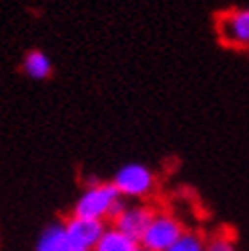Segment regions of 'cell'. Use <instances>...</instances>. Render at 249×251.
Listing matches in <instances>:
<instances>
[{
    "mask_svg": "<svg viewBox=\"0 0 249 251\" xmlns=\"http://www.w3.org/2000/svg\"><path fill=\"white\" fill-rule=\"evenodd\" d=\"M123 196L117 190V186L110 184H96L90 186L74 204L72 217H82V219H100L106 221L113 206L119 202Z\"/></svg>",
    "mask_w": 249,
    "mask_h": 251,
    "instance_id": "6da1fadb",
    "label": "cell"
},
{
    "mask_svg": "<svg viewBox=\"0 0 249 251\" xmlns=\"http://www.w3.org/2000/svg\"><path fill=\"white\" fill-rule=\"evenodd\" d=\"M217 35L221 43L233 49H247L249 47V6L245 8H231L221 12L217 17Z\"/></svg>",
    "mask_w": 249,
    "mask_h": 251,
    "instance_id": "7a4b0ae2",
    "label": "cell"
},
{
    "mask_svg": "<svg viewBox=\"0 0 249 251\" xmlns=\"http://www.w3.org/2000/svg\"><path fill=\"white\" fill-rule=\"evenodd\" d=\"M184 235V227L180 225L178 219L166 212H157L153 221L149 223L141 237V249L145 251H168L180 237Z\"/></svg>",
    "mask_w": 249,
    "mask_h": 251,
    "instance_id": "3957f363",
    "label": "cell"
},
{
    "mask_svg": "<svg viewBox=\"0 0 249 251\" xmlns=\"http://www.w3.org/2000/svg\"><path fill=\"white\" fill-rule=\"evenodd\" d=\"M113 184L117 186V190L121 192V196H129V198H143L147 194H151L153 186H155V178L153 172L147 166L141 164H127L123 166Z\"/></svg>",
    "mask_w": 249,
    "mask_h": 251,
    "instance_id": "277c9868",
    "label": "cell"
},
{
    "mask_svg": "<svg viewBox=\"0 0 249 251\" xmlns=\"http://www.w3.org/2000/svg\"><path fill=\"white\" fill-rule=\"evenodd\" d=\"M106 221L100 219H82V217H70L66 223V235L72 247L92 251L96 243L102 239L106 233Z\"/></svg>",
    "mask_w": 249,
    "mask_h": 251,
    "instance_id": "5b68a950",
    "label": "cell"
},
{
    "mask_svg": "<svg viewBox=\"0 0 249 251\" xmlns=\"http://www.w3.org/2000/svg\"><path fill=\"white\" fill-rule=\"evenodd\" d=\"M155 215L157 212L151 206H124V210L115 219L113 227L124 235H129L131 239L141 241L145 229L149 227V223L153 221Z\"/></svg>",
    "mask_w": 249,
    "mask_h": 251,
    "instance_id": "8992f818",
    "label": "cell"
},
{
    "mask_svg": "<svg viewBox=\"0 0 249 251\" xmlns=\"http://www.w3.org/2000/svg\"><path fill=\"white\" fill-rule=\"evenodd\" d=\"M23 72L31 80H47L53 74V66H51V59L41 49H31L23 57Z\"/></svg>",
    "mask_w": 249,
    "mask_h": 251,
    "instance_id": "52a82bcc",
    "label": "cell"
},
{
    "mask_svg": "<svg viewBox=\"0 0 249 251\" xmlns=\"http://www.w3.org/2000/svg\"><path fill=\"white\" fill-rule=\"evenodd\" d=\"M92 251H143V249H141L139 241H135L129 235L110 227V229H106L102 239L96 243V247Z\"/></svg>",
    "mask_w": 249,
    "mask_h": 251,
    "instance_id": "ba28073f",
    "label": "cell"
},
{
    "mask_svg": "<svg viewBox=\"0 0 249 251\" xmlns=\"http://www.w3.org/2000/svg\"><path fill=\"white\" fill-rule=\"evenodd\" d=\"M72 245L66 235V225L53 223L41 233L37 241V251H68Z\"/></svg>",
    "mask_w": 249,
    "mask_h": 251,
    "instance_id": "9c48e42d",
    "label": "cell"
},
{
    "mask_svg": "<svg viewBox=\"0 0 249 251\" xmlns=\"http://www.w3.org/2000/svg\"><path fill=\"white\" fill-rule=\"evenodd\" d=\"M168 251H206V241L198 233H184Z\"/></svg>",
    "mask_w": 249,
    "mask_h": 251,
    "instance_id": "30bf717a",
    "label": "cell"
},
{
    "mask_svg": "<svg viewBox=\"0 0 249 251\" xmlns=\"http://www.w3.org/2000/svg\"><path fill=\"white\" fill-rule=\"evenodd\" d=\"M206 251H235L233 237L229 233H217L206 241Z\"/></svg>",
    "mask_w": 249,
    "mask_h": 251,
    "instance_id": "8fae6325",
    "label": "cell"
},
{
    "mask_svg": "<svg viewBox=\"0 0 249 251\" xmlns=\"http://www.w3.org/2000/svg\"><path fill=\"white\" fill-rule=\"evenodd\" d=\"M68 251H86V249H78V247H70Z\"/></svg>",
    "mask_w": 249,
    "mask_h": 251,
    "instance_id": "7c38bea8",
    "label": "cell"
},
{
    "mask_svg": "<svg viewBox=\"0 0 249 251\" xmlns=\"http://www.w3.org/2000/svg\"><path fill=\"white\" fill-rule=\"evenodd\" d=\"M143 251H145V249H143Z\"/></svg>",
    "mask_w": 249,
    "mask_h": 251,
    "instance_id": "4fadbf2b",
    "label": "cell"
}]
</instances>
